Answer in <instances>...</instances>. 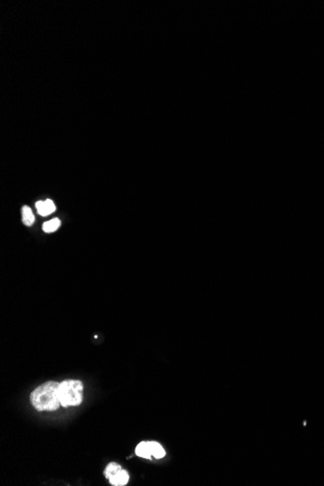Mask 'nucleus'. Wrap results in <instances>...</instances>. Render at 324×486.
I'll return each mask as SVG.
<instances>
[{"label":"nucleus","mask_w":324,"mask_h":486,"mask_svg":"<svg viewBox=\"0 0 324 486\" xmlns=\"http://www.w3.org/2000/svg\"><path fill=\"white\" fill-rule=\"evenodd\" d=\"M60 383L57 381H47L36 387L30 394V401L38 412L57 411L61 406Z\"/></svg>","instance_id":"nucleus-1"},{"label":"nucleus","mask_w":324,"mask_h":486,"mask_svg":"<svg viewBox=\"0 0 324 486\" xmlns=\"http://www.w3.org/2000/svg\"><path fill=\"white\" fill-rule=\"evenodd\" d=\"M59 394L61 404L64 408L76 407L82 404L84 386L82 381L66 380L60 383Z\"/></svg>","instance_id":"nucleus-2"},{"label":"nucleus","mask_w":324,"mask_h":486,"mask_svg":"<svg viewBox=\"0 0 324 486\" xmlns=\"http://www.w3.org/2000/svg\"><path fill=\"white\" fill-rule=\"evenodd\" d=\"M104 476L108 480L111 486H125L130 482V476L127 470H124L122 466L116 462L109 463L104 470Z\"/></svg>","instance_id":"nucleus-3"},{"label":"nucleus","mask_w":324,"mask_h":486,"mask_svg":"<svg viewBox=\"0 0 324 486\" xmlns=\"http://www.w3.org/2000/svg\"><path fill=\"white\" fill-rule=\"evenodd\" d=\"M135 454L145 459H161L166 452L162 445L157 442H141L135 448Z\"/></svg>","instance_id":"nucleus-4"},{"label":"nucleus","mask_w":324,"mask_h":486,"mask_svg":"<svg viewBox=\"0 0 324 486\" xmlns=\"http://www.w3.org/2000/svg\"><path fill=\"white\" fill-rule=\"evenodd\" d=\"M36 209L38 211V213L42 216H46V215H49L51 214L52 212L56 211V206H55V203L48 199L46 201H38L36 204Z\"/></svg>","instance_id":"nucleus-5"},{"label":"nucleus","mask_w":324,"mask_h":486,"mask_svg":"<svg viewBox=\"0 0 324 486\" xmlns=\"http://www.w3.org/2000/svg\"><path fill=\"white\" fill-rule=\"evenodd\" d=\"M22 222L26 226H31L34 222V214L28 206H23L22 210Z\"/></svg>","instance_id":"nucleus-6"},{"label":"nucleus","mask_w":324,"mask_h":486,"mask_svg":"<svg viewBox=\"0 0 324 486\" xmlns=\"http://www.w3.org/2000/svg\"><path fill=\"white\" fill-rule=\"evenodd\" d=\"M61 226V220L59 218H54L43 224V230L46 233L55 232Z\"/></svg>","instance_id":"nucleus-7"}]
</instances>
